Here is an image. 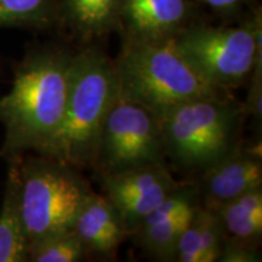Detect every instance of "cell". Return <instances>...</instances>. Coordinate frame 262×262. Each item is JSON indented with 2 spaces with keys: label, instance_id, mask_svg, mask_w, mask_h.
I'll return each mask as SVG.
<instances>
[{
  "label": "cell",
  "instance_id": "cell-1",
  "mask_svg": "<svg viewBox=\"0 0 262 262\" xmlns=\"http://www.w3.org/2000/svg\"><path fill=\"white\" fill-rule=\"evenodd\" d=\"M74 54L35 51L19 64L10 91L0 97L5 141L0 155L12 159L26 150L44 152L63 118Z\"/></svg>",
  "mask_w": 262,
  "mask_h": 262
},
{
  "label": "cell",
  "instance_id": "cell-2",
  "mask_svg": "<svg viewBox=\"0 0 262 262\" xmlns=\"http://www.w3.org/2000/svg\"><path fill=\"white\" fill-rule=\"evenodd\" d=\"M117 97L113 61L95 48L74 54L63 118L40 156L77 169L93 166L101 129Z\"/></svg>",
  "mask_w": 262,
  "mask_h": 262
},
{
  "label": "cell",
  "instance_id": "cell-3",
  "mask_svg": "<svg viewBox=\"0 0 262 262\" xmlns=\"http://www.w3.org/2000/svg\"><path fill=\"white\" fill-rule=\"evenodd\" d=\"M113 68L118 95L157 116L186 101L226 93L206 83L193 70L173 38H125Z\"/></svg>",
  "mask_w": 262,
  "mask_h": 262
},
{
  "label": "cell",
  "instance_id": "cell-4",
  "mask_svg": "<svg viewBox=\"0 0 262 262\" xmlns=\"http://www.w3.org/2000/svg\"><path fill=\"white\" fill-rule=\"evenodd\" d=\"M244 104L227 95L194 98L158 114L165 158L178 169L202 172L242 143Z\"/></svg>",
  "mask_w": 262,
  "mask_h": 262
},
{
  "label": "cell",
  "instance_id": "cell-5",
  "mask_svg": "<svg viewBox=\"0 0 262 262\" xmlns=\"http://www.w3.org/2000/svg\"><path fill=\"white\" fill-rule=\"evenodd\" d=\"M91 191L79 169L49 157L19 160V208L32 244L73 228Z\"/></svg>",
  "mask_w": 262,
  "mask_h": 262
},
{
  "label": "cell",
  "instance_id": "cell-6",
  "mask_svg": "<svg viewBox=\"0 0 262 262\" xmlns=\"http://www.w3.org/2000/svg\"><path fill=\"white\" fill-rule=\"evenodd\" d=\"M173 40L193 70L221 91L243 84L262 64L260 14L239 27L186 26Z\"/></svg>",
  "mask_w": 262,
  "mask_h": 262
},
{
  "label": "cell",
  "instance_id": "cell-7",
  "mask_svg": "<svg viewBox=\"0 0 262 262\" xmlns=\"http://www.w3.org/2000/svg\"><path fill=\"white\" fill-rule=\"evenodd\" d=\"M159 118L148 108L118 97L98 137L93 166L100 175L165 164Z\"/></svg>",
  "mask_w": 262,
  "mask_h": 262
},
{
  "label": "cell",
  "instance_id": "cell-8",
  "mask_svg": "<svg viewBox=\"0 0 262 262\" xmlns=\"http://www.w3.org/2000/svg\"><path fill=\"white\" fill-rule=\"evenodd\" d=\"M100 179L103 195L119 211L129 235L181 183L172 178L165 164L100 175Z\"/></svg>",
  "mask_w": 262,
  "mask_h": 262
},
{
  "label": "cell",
  "instance_id": "cell-9",
  "mask_svg": "<svg viewBox=\"0 0 262 262\" xmlns=\"http://www.w3.org/2000/svg\"><path fill=\"white\" fill-rule=\"evenodd\" d=\"M199 204L201 194L196 183L181 182L146 216L131 235L149 256L160 261H173L180 235Z\"/></svg>",
  "mask_w": 262,
  "mask_h": 262
},
{
  "label": "cell",
  "instance_id": "cell-10",
  "mask_svg": "<svg viewBox=\"0 0 262 262\" xmlns=\"http://www.w3.org/2000/svg\"><path fill=\"white\" fill-rule=\"evenodd\" d=\"M201 202L215 210L237 196L262 185L261 152L241 143L224 158L201 172Z\"/></svg>",
  "mask_w": 262,
  "mask_h": 262
},
{
  "label": "cell",
  "instance_id": "cell-11",
  "mask_svg": "<svg viewBox=\"0 0 262 262\" xmlns=\"http://www.w3.org/2000/svg\"><path fill=\"white\" fill-rule=\"evenodd\" d=\"M188 16L187 0H122L120 29L125 38H173L187 26Z\"/></svg>",
  "mask_w": 262,
  "mask_h": 262
},
{
  "label": "cell",
  "instance_id": "cell-12",
  "mask_svg": "<svg viewBox=\"0 0 262 262\" xmlns=\"http://www.w3.org/2000/svg\"><path fill=\"white\" fill-rule=\"evenodd\" d=\"M73 229L88 254L113 257L119 245L129 235L117 208L103 194L93 189L80 205Z\"/></svg>",
  "mask_w": 262,
  "mask_h": 262
},
{
  "label": "cell",
  "instance_id": "cell-13",
  "mask_svg": "<svg viewBox=\"0 0 262 262\" xmlns=\"http://www.w3.org/2000/svg\"><path fill=\"white\" fill-rule=\"evenodd\" d=\"M225 238V231L219 215L201 203L180 235L173 261H219Z\"/></svg>",
  "mask_w": 262,
  "mask_h": 262
},
{
  "label": "cell",
  "instance_id": "cell-14",
  "mask_svg": "<svg viewBox=\"0 0 262 262\" xmlns=\"http://www.w3.org/2000/svg\"><path fill=\"white\" fill-rule=\"evenodd\" d=\"M19 158L10 159L0 210V262L28 261L29 241L19 208Z\"/></svg>",
  "mask_w": 262,
  "mask_h": 262
},
{
  "label": "cell",
  "instance_id": "cell-15",
  "mask_svg": "<svg viewBox=\"0 0 262 262\" xmlns=\"http://www.w3.org/2000/svg\"><path fill=\"white\" fill-rule=\"evenodd\" d=\"M61 10L72 31L84 39L120 29L122 0H61Z\"/></svg>",
  "mask_w": 262,
  "mask_h": 262
},
{
  "label": "cell",
  "instance_id": "cell-16",
  "mask_svg": "<svg viewBox=\"0 0 262 262\" xmlns=\"http://www.w3.org/2000/svg\"><path fill=\"white\" fill-rule=\"evenodd\" d=\"M215 211L226 238L257 247L262 237V187L225 203Z\"/></svg>",
  "mask_w": 262,
  "mask_h": 262
},
{
  "label": "cell",
  "instance_id": "cell-17",
  "mask_svg": "<svg viewBox=\"0 0 262 262\" xmlns=\"http://www.w3.org/2000/svg\"><path fill=\"white\" fill-rule=\"evenodd\" d=\"M88 251L73 228L32 244L28 260L35 262H79Z\"/></svg>",
  "mask_w": 262,
  "mask_h": 262
},
{
  "label": "cell",
  "instance_id": "cell-18",
  "mask_svg": "<svg viewBox=\"0 0 262 262\" xmlns=\"http://www.w3.org/2000/svg\"><path fill=\"white\" fill-rule=\"evenodd\" d=\"M54 15V0H0V27L47 26Z\"/></svg>",
  "mask_w": 262,
  "mask_h": 262
},
{
  "label": "cell",
  "instance_id": "cell-19",
  "mask_svg": "<svg viewBox=\"0 0 262 262\" xmlns=\"http://www.w3.org/2000/svg\"><path fill=\"white\" fill-rule=\"evenodd\" d=\"M261 256L257 247L225 238L219 262H257Z\"/></svg>",
  "mask_w": 262,
  "mask_h": 262
},
{
  "label": "cell",
  "instance_id": "cell-20",
  "mask_svg": "<svg viewBox=\"0 0 262 262\" xmlns=\"http://www.w3.org/2000/svg\"><path fill=\"white\" fill-rule=\"evenodd\" d=\"M249 90L244 108L247 114L254 117L257 123L262 122V66L255 64L249 77Z\"/></svg>",
  "mask_w": 262,
  "mask_h": 262
},
{
  "label": "cell",
  "instance_id": "cell-21",
  "mask_svg": "<svg viewBox=\"0 0 262 262\" xmlns=\"http://www.w3.org/2000/svg\"><path fill=\"white\" fill-rule=\"evenodd\" d=\"M211 9L220 12H231L243 4L244 0H201Z\"/></svg>",
  "mask_w": 262,
  "mask_h": 262
}]
</instances>
